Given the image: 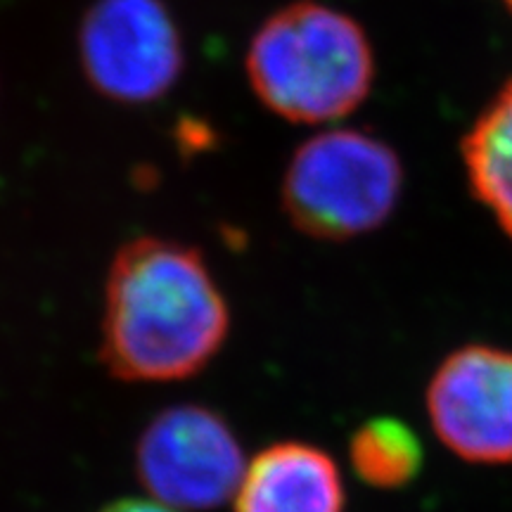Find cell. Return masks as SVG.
<instances>
[{
    "label": "cell",
    "mask_w": 512,
    "mask_h": 512,
    "mask_svg": "<svg viewBox=\"0 0 512 512\" xmlns=\"http://www.w3.org/2000/svg\"><path fill=\"white\" fill-rule=\"evenodd\" d=\"M505 5H508V8L512 10V0H505Z\"/></svg>",
    "instance_id": "11"
},
{
    "label": "cell",
    "mask_w": 512,
    "mask_h": 512,
    "mask_svg": "<svg viewBox=\"0 0 512 512\" xmlns=\"http://www.w3.org/2000/svg\"><path fill=\"white\" fill-rule=\"evenodd\" d=\"M432 430L470 463H512V351L470 344L453 351L427 387Z\"/></svg>",
    "instance_id": "6"
},
{
    "label": "cell",
    "mask_w": 512,
    "mask_h": 512,
    "mask_svg": "<svg viewBox=\"0 0 512 512\" xmlns=\"http://www.w3.org/2000/svg\"><path fill=\"white\" fill-rule=\"evenodd\" d=\"M235 512H344V482L323 448L280 441L249 460Z\"/></svg>",
    "instance_id": "7"
},
{
    "label": "cell",
    "mask_w": 512,
    "mask_h": 512,
    "mask_svg": "<svg viewBox=\"0 0 512 512\" xmlns=\"http://www.w3.org/2000/svg\"><path fill=\"white\" fill-rule=\"evenodd\" d=\"M463 162L475 197L512 240V79L465 136Z\"/></svg>",
    "instance_id": "8"
},
{
    "label": "cell",
    "mask_w": 512,
    "mask_h": 512,
    "mask_svg": "<svg viewBox=\"0 0 512 512\" xmlns=\"http://www.w3.org/2000/svg\"><path fill=\"white\" fill-rule=\"evenodd\" d=\"M81 69L105 98L143 105L183 74V38L164 0H95L79 29Z\"/></svg>",
    "instance_id": "5"
},
{
    "label": "cell",
    "mask_w": 512,
    "mask_h": 512,
    "mask_svg": "<svg viewBox=\"0 0 512 512\" xmlns=\"http://www.w3.org/2000/svg\"><path fill=\"white\" fill-rule=\"evenodd\" d=\"M252 91L294 124H328L368 98L373 48L354 17L313 0L285 5L256 29L247 48Z\"/></svg>",
    "instance_id": "2"
},
{
    "label": "cell",
    "mask_w": 512,
    "mask_h": 512,
    "mask_svg": "<svg viewBox=\"0 0 512 512\" xmlns=\"http://www.w3.org/2000/svg\"><path fill=\"white\" fill-rule=\"evenodd\" d=\"M230 311L200 249L145 235L114 254L100 361L121 382H181L223 349Z\"/></svg>",
    "instance_id": "1"
},
{
    "label": "cell",
    "mask_w": 512,
    "mask_h": 512,
    "mask_svg": "<svg viewBox=\"0 0 512 512\" xmlns=\"http://www.w3.org/2000/svg\"><path fill=\"white\" fill-rule=\"evenodd\" d=\"M245 453L223 415L197 403L164 408L136 444V475L152 501L178 512H207L235 496Z\"/></svg>",
    "instance_id": "4"
},
{
    "label": "cell",
    "mask_w": 512,
    "mask_h": 512,
    "mask_svg": "<svg viewBox=\"0 0 512 512\" xmlns=\"http://www.w3.org/2000/svg\"><path fill=\"white\" fill-rule=\"evenodd\" d=\"M351 467L373 489H401L413 482L422 465V444L406 422L375 418L354 434Z\"/></svg>",
    "instance_id": "9"
},
{
    "label": "cell",
    "mask_w": 512,
    "mask_h": 512,
    "mask_svg": "<svg viewBox=\"0 0 512 512\" xmlns=\"http://www.w3.org/2000/svg\"><path fill=\"white\" fill-rule=\"evenodd\" d=\"M403 166L384 140L354 128H332L297 147L283 181L292 226L316 240H354L394 214Z\"/></svg>",
    "instance_id": "3"
},
{
    "label": "cell",
    "mask_w": 512,
    "mask_h": 512,
    "mask_svg": "<svg viewBox=\"0 0 512 512\" xmlns=\"http://www.w3.org/2000/svg\"><path fill=\"white\" fill-rule=\"evenodd\" d=\"M100 512H178L174 508H166V505L152 501V498H121L105 505Z\"/></svg>",
    "instance_id": "10"
}]
</instances>
